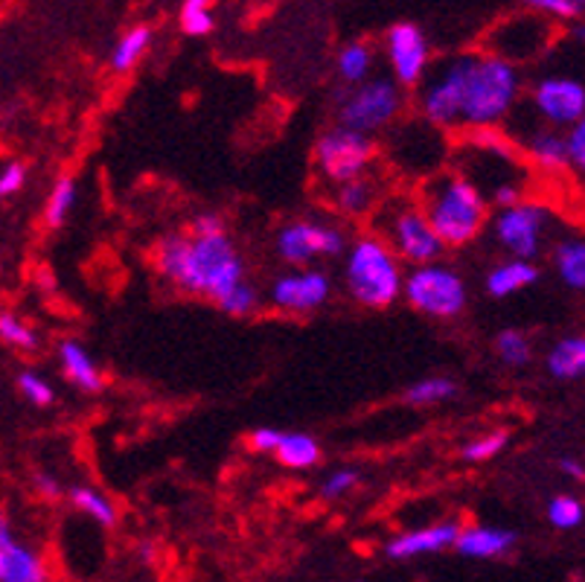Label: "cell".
<instances>
[{
    "mask_svg": "<svg viewBox=\"0 0 585 582\" xmlns=\"http://www.w3.org/2000/svg\"><path fill=\"white\" fill-rule=\"evenodd\" d=\"M548 371L559 381L580 379L585 373V338L571 336L557 341L548 353Z\"/></svg>",
    "mask_w": 585,
    "mask_h": 582,
    "instance_id": "d6986e66",
    "label": "cell"
},
{
    "mask_svg": "<svg viewBox=\"0 0 585 582\" xmlns=\"http://www.w3.org/2000/svg\"><path fill=\"white\" fill-rule=\"evenodd\" d=\"M548 519L550 524L559 530H576L585 519L583 501H580L576 495H557V498L548 504Z\"/></svg>",
    "mask_w": 585,
    "mask_h": 582,
    "instance_id": "f546056e",
    "label": "cell"
},
{
    "mask_svg": "<svg viewBox=\"0 0 585 582\" xmlns=\"http://www.w3.org/2000/svg\"><path fill=\"white\" fill-rule=\"evenodd\" d=\"M3 571H7V547H0V580H3Z\"/></svg>",
    "mask_w": 585,
    "mask_h": 582,
    "instance_id": "c3c4849f",
    "label": "cell"
},
{
    "mask_svg": "<svg viewBox=\"0 0 585 582\" xmlns=\"http://www.w3.org/2000/svg\"><path fill=\"white\" fill-rule=\"evenodd\" d=\"M332 282L318 268L285 274L271 286V303L283 312H315L329 301Z\"/></svg>",
    "mask_w": 585,
    "mask_h": 582,
    "instance_id": "4fadbf2b",
    "label": "cell"
},
{
    "mask_svg": "<svg viewBox=\"0 0 585 582\" xmlns=\"http://www.w3.org/2000/svg\"><path fill=\"white\" fill-rule=\"evenodd\" d=\"M507 446V434L504 432H496V434H487V437H478V440H472L466 449H463V458L472 460V463H480V460H489L496 458V454H501V449Z\"/></svg>",
    "mask_w": 585,
    "mask_h": 582,
    "instance_id": "e575fe53",
    "label": "cell"
},
{
    "mask_svg": "<svg viewBox=\"0 0 585 582\" xmlns=\"http://www.w3.org/2000/svg\"><path fill=\"white\" fill-rule=\"evenodd\" d=\"M373 202H376V184L364 175L344 181L336 195L338 210L346 213V216H362V213L370 210Z\"/></svg>",
    "mask_w": 585,
    "mask_h": 582,
    "instance_id": "cb8c5ba5",
    "label": "cell"
},
{
    "mask_svg": "<svg viewBox=\"0 0 585 582\" xmlns=\"http://www.w3.org/2000/svg\"><path fill=\"white\" fill-rule=\"evenodd\" d=\"M527 155L533 158V163L545 172H562L568 167L565 155V137H559L553 132H536L527 141Z\"/></svg>",
    "mask_w": 585,
    "mask_h": 582,
    "instance_id": "7402d4cb",
    "label": "cell"
},
{
    "mask_svg": "<svg viewBox=\"0 0 585 582\" xmlns=\"http://www.w3.org/2000/svg\"><path fill=\"white\" fill-rule=\"evenodd\" d=\"M539 280V268L531 259H510V263L496 265L487 277V291L492 298H510L515 291L527 289Z\"/></svg>",
    "mask_w": 585,
    "mask_h": 582,
    "instance_id": "e0dca14e",
    "label": "cell"
},
{
    "mask_svg": "<svg viewBox=\"0 0 585 582\" xmlns=\"http://www.w3.org/2000/svg\"><path fill=\"white\" fill-rule=\"evenodd\" d=\"M458 393V385L446 376H428V379L414 381L405 393V402L414 408H426V405H440L446 399H452Z\"/></svg>",
    "mask_w": 585,
    "mask_h": 582,
    "instance_id": "4316f807",
    "label": "cell"
},
{
    "mask_svg": "<svg viewBox=\"0 0 585 582\" xmlns=\"http://www.w3.org/2000/svg\"><path fill=\"white\" fill-rule=\"evenodd\" d=\"M559 469H562V472H565L568 477H574V481H583V477H585L583 463H580L576 458H562V460H559Z\"/></svg>",
    "mask_w": 585,
    "mask_h": 582,
    "instance_id": "f6af8a7d",
    "label": "cell"
},
{
    "mask_svg": "<svg viewBox=\"0 0 585 582\" xmlns=\"http://www.w3.org/2000/svg\"><path fill=\"white\" fill-rule=\"evenodd\" d=\"M550 228V210L541 204L519 202L496 216V239L513 254V259H531L539 256L541 237Z\"/></svg>",
    "mask_w": 585,
    "mask_h": 582,
    "instance_id": "30bf717a",
    "label": "cell"
},
{
    "mask_svg": "<svg viewBox=\"0 0 585 582\" xmlns=\"http://www.w3.org/2000/svg\"><path fill=\"white\" fill-rule=\"evenodd\" d=\"M346 289L355 301L370 310H385L400 301L402 294V265L388 242L379 237L355 239L344 268Z\"/></svg>",
    "mask_w": 585,
    "mask_h": 582,
    "instance_id": "3957f363",
    "label": "cell"
},
{
    "mask_svg": "<svg viewBox=\"0 0 585 582\" xmlns=\"http://www.w3.org/2000/svg\"><path fill=\"white\" fill-rule=\"evenodd\" d=\"M533 106L548 123L574 125L585 114V88L571 76H548L533 88Z\"/></svg>",
    "mask_w": 585,
    "mask_h": 582,
    "instance_id": "7c38bea8",
    "label": "cell"
},
{
    "mask_svg": "<svg viewBox=\"0 0 585 582\" xmlns=\"http://www.w3.org/2000/svg\"><path fill=\"white\" fill-rule=\"evenodd\" d=\"M379 239L388 242V247L400 259H409L414 265L437 263L443 254V242L437 237L431 225H428L426 213L419 210L417 204L397 198L388 202L379 210Z\"/></svg>",
    "mask_w": 585,
    "mask_h": 582,
    "instance_id": "5b68a950",
    "label": "cell"
},
{
    "mask_svg": "<svg viewBox=\"0 0 585 582\" xmlns=\"http://www.w3.org/2000/svg\"><path fill=\"white\" fill-rule=\"evenodd\" d=\"M0 338H3L7 344L19 347V350H36L38 344L36 332H33L24 320L10 315V312H0Z\"/></svg>",
    "mask_w": 585,
    "mask_h": 582,
    "instance_id": "d6a6232c",
    "label": "cell"
},
{
    "mask_svg": "<svg viewBox=\"0 0 585 582\" xmlns=\"http://www.w3.org/2000/svg\"><path fill=\"white\" fill-rule=\"evenodd\" d=\"M277 460L289 469H309L318 463L320 458V446L315 437L303 432H289L280 434V442H277L275 449Z\"/></svg>",
    "mask_w": 585,
    "mask_h": 582,
    "instance_id": "ffe728a7",
    "label": "cell"
},
{
    "mask_svg": "<svg viewBox=\"0 0 585 582\" xmlns=\"http://www.w3.org/2000/svg\"><path fill=\"white\" fill-rule=\"evenodd\" d=\"M522 94V76L513 64L501 56H478L466 82L461 123L470 129H489L498 125Z\"/></svg>",
    "mask_w": 585,
    "mask_h": 582,
    "instance_id": "277c9868",
    "label": "cell"
},
{
    "mask_svg": "<svg viewBox=\"0 0 585 582\" xmlns=\"http://www.w3.org/2000/svg\"><path fill=\"white\" fill-rule=\"evenodd\" d=\"M36 489L41 498H47V501H53V498H59V493H62L59 481H56L53 475H47V472H38L36 475Z\"/></svg>",
    "mask_w": 585,
    "mask_h": 582,
    "instance_id": "ee69618b",
    "label": "cell"
},
{
    "mask_svg": "<svg viewBox=\"0 0 585 582\" xmlns=\"http://www.w3.org/2000/svg\"><path fill=\"white\" fill-rule=\"evenodd\" d=\"M388 59L402 85H417L428 68V41L414 24H397L388 29Z\"/></svg>",
    "mask_w": 585,
    "mask_h": 582,
    "instance_id": "5bb4252c",
    "label": "cell"
},
{
    "mask_svg": "<svg viewBox=\"0 0 585 582\" xmlns=\"http://www.w3.org/2000/svg\"><path fill=\"white\" fill-rule=\"evenodd\" d=\"M402 108L400 88L388 80L362 82V88H355L350 97L338 108V120L344 129L358 134H376L385 125L397 120Z\"/></svg>",
    "mask_w": 585,
    "mask_h": 582,
    "instance_id": "52a82bcc",
    "label": "cell"
},
{
    "mask_svg": "<svg viewBox=\"0 0 585 582\" xmlns=\"http://www.w3.org/2000/svg\"><path fill=\"white\" fill-rule=\"evenodd\" d=\"M519 542L513 530L501 528H470L461 530L454 538V547L470 559H496V556L510 554Z\"/></svg>",
    "mask_w": 585,
    "mask_h": 582,
    "instance_id": "2e32d148",
    "label": "cell"
},
{
    "mask_svg": "<svg viewBox=\"0 0 585 582\" xmlns=\"http://www.w3.org/2000/svg\"><path fill=\"white\" fill-rule=\"evenodd\" d=\"M346 245L344 233L320 221H297L280 230L277 251L289 265H309L315 256H336Z\"/></svg>",
    "mask_w": 585,
    "mask_h": 582,
    "instance_id": "8fae6325",
    "label": "cell"
},
{
    "mask_svg": "<svg viewBox=\"0 0 585 582\" xmlns=\"http://www.w3.org/2000/svg\"><path fill=\"white\" fill-rule=\"evenodd\" d=\"M207 3H210V0H184V12H181V19H184V15H195V12L207 10Z\"/></svg>",
    "mask_w": 585,
    "mask_h": 582,
    "instance_id": "7dc6e473",
    "label": "cell"
},
{
    "mask_svg": "<svg viewBox=\"0 0 585 582\" xmlns=\"http://www.w3.org/2000/svg\"><path fill=\"white\" fill-rule=\"evenodd\" d=\"M71 501L73 507H80L85 516L102 524V528H114L117 524V507L108 501L106 495L90 489V486H73L71 489Z\"/></svg>",
    "mask_w": 585,
    "mask_h": 582,
    "instance_id": "484cf974",
    "label": "cell"
},
{
    "mask_svg": "<svg viewBox=\"0 0 585 582\" xmlns=\"http://www.w3.org/2000/svg\"><path fill=\"white\" fill-rule=\"evenodd\" d=\"M373 141L367 134L350 132V129H332L318 141L315 158H318L320 172L329 181H353V178L364 175V169L370 167L373 160Z\"/></svg>",
    "mask_w": 585,
    "mask_h": 582,
    "instance_id": "9c48e42d",
    "label": "cell"
},
{
    "mask_svg": "<svg viewBox=\"0 0 585 582\" xmlns=\"http://www.w3.org/2000/svg\"><path fill=\"white\" fill-rule=\"evenodd\" d=\"M280 434H283L280 428H268V425H263V428H254L248 437L251 449L259 451V454H268V451L275 454L277 442H280Z\"/></svg>",
    "mask_w": 585,
    "mask_h": 582,
    "instance_id": "ab89813d",
    "label": "cell"
},
{
    "mask_svg": "<svg viewBox=\"0 0 585 582\" xmlns=\"http://www.w3.org/2000/svg\"><path fill=\"white\" fill-rule=\"evenodd\" d=\"M219 306H222V312H228V315H233V318H245V315H251V312L259 306V294L254 286H248V282L242 280L240 286H233L224 298H219Z\"/></svg>",
    "mask_w": 585,
    "mask_h": 582,
    "instance_id": "1f68e13d",
    "label": "cell"
},
{
    "mask_svg": "<svg viewBox=\"0 0 585 582\" xmlns=\"http://www.w3.org/2000/svg\"><path fill=\"white\" fill-rule=\"evenodd\" d=\"M402 294H409V303L428 318H458L466 310V282L454 268L440 263L417 265L402 282Z\"/></svg>",
    "mask_w": 585,
    "mask_h": 582,
    "instance_id": "8992f818",
    "label": "cell"
},
{
    "mask_svg": "<svg viewBox=\"0 0 585 582\" xmlns=\"http://www.w3.org/2000/svg\"><path fill=\"white\" fill-rule=\"evenodd\" d=\"M461 528L454 521H443V524H431L426 530H414V533H402L400 538H393L388 545L390 559H411V556L440 554L446 547L454 545Z\"/></svg>",
    "mask_w": 585,
    "mask_h": 582,
    "instance_id": "9a60e30c",
    "label": "cell"
},
{
    "mask_svg": "<svg viewBox=\"0 0 585 582\" xmlns=\"http://www.w3.org/2000/svg\"><path fill=\"white\" fill-rule=\"evenodd\" d=\"M24 181H27V169L21 167V163H7V167L0 169V198L19 193Z\"/></svg>",
    "mask_w": 585,
    "mask_h": 582,
    "instance_id": "f35d334b",
    "label": "cell"
},
{
    "mask_svg": "<svg viewBox=\"0 0 585 582\" xmlns=\"http://www.w3.org/2000/svg\"><path fill=\"white\" fill-rule=\"evenodd\" d=\"M565 155H568V167H574L576 172L585 169V123L571 125V132L565 137Z\"/></svg>",
    "mask_w": 585,
    "mask_h": 582,
    "instance_id": "74e56055",
    "label": "cell"
},
{
    "mask_svg": "<svg viewBox=\"0 0 585 582\" xmlns=\"http://www.w3.org/2000/svg\"><path fill=\"white\" fill-rule=\"evenodd\" d=\"M358 481H362V475H358L355 469H338V472L324 477V484H320V495H324L327 501H336V498L350 493Z\"/></svg>",
    "mask_w": 585,
    "mask_h": 582,
    "instance_id": "d590c367",
    "label": "cell"
},
{
    "mask_svg": "<svg viewBox=\"0 0 585 582\" xmlns=\"http://www.w3.org/2000/svg\"><path fill=\"white\" fill-rule=\"evenodd\" d=\"M158 271L193 294L224 298L245 280V263L228 233L216 237H167L158 247Z\"/></svg>",
    "mask_w": 585,
    "mask_h": 582,
    "instance_id": "6da1fadb",
    "label": "cell"
},
{
    "mask_svg": "<svg viewBox=\"0 0 585 582\" xmlns=\"http://www.w3.org/2000/svg\"><path fill=\"white\" fill-rule=\"evenodd\" d=\"M478 56H458L440 68L423 88V117L437 129H452L461 123L463 97H466V82L475 68Z\"/></svg>",
    "mask_w": 585,
    "mask_h": 582,
    "instance_id": "ba28073f",
    "label": "cell"
},
{
    "mask_svg": "<svg viewBox=\"0 0 585 582\" xmlns=\"http://www.w3.org/2000/svg\"><path fill=\"white\" fill-rule=\"evenodd\" d=\"M557 271L568 289L583 291L585 289V245L583 239H565L559 242L557 254H553Z\"/></svg>",
    "mask_w": 585,
    "mask_h": 582,
    "instance_id": "44dd1931",
    "label": "cell"
},
{
    "mask_svg": "<svg viewBox=\"0 0 585 582\" xmlns=\"http://www.w3.org/2000/svg\"><path fill=\"white\" fill-rule=\"evenodd\" d=\"M496 353L513 367H524L531 362V338L524 336L522 329H504L496 338Z\"/></svg>",
    "mask_w": 585,
    "mask_h": 582,
    "instance_id": "4dcf8cb0",
    "label": "cell"
},
{
    "mask_svg": "<svg viewBox=\"0 0 585 582\" xmlns=\"http://www.w3.org/2000/svg\"><path fill=\"white\" fill-rule=\"evenodd\" d=\"M59 359H62L64 376L82 390H90V393H97L102 388V376H99L97 364L88 355V350L80 344V341H62L59 347Z\"/></svg>",
    "mask_w": 585,
    "mask_h": 582,
    "instance_id": "ac0fdd59",
    "label": "cell"
},
{
    "mask_svg": "<svg viewBox=\"0 0 585 582\" xmlns=\"http://www.w3.org/2000/svg\"><path fill=\"white\" fill-rule=\"evenodd\" d=\"M151 41V29L149 27H134L129 29L123 38H120V45L114 47V56H111V68L117 73H129L134 64L141 62L143 53L149 50Z\"/></svg>",
    "mask_w": 585,
    "mask_h": 582,
    "instance_id": "d4e9b609",
    "label": "cell"
},
{
    "mask_svg": "<svg viewBox=\"0 0 585 582\" xmlns=\"http://www.w3.org/2000/svg\"><path fill=\"white\" fill-rule=\"evenodd\" d=\"M0 582H47V568L33 550L12 542L7 547V571Z\"/></svg>",
    "mask_w": 585,
    "mask_h": 582,
    "instance_id": "603a6c76",
    "label": "cell"
},
{
    "mask_svg": "<svg viewBox=\"0 0 585 582\" xmlns=\"http://www.w3.org/2000/svg\"><path fill=\"white\" fill-rule=\"evenodd\" d=\"M428 225L443 245L463 247L478 237L487 221V198L470 178L458 172L435 175L423 186V204Z\"/></svg>",
    "mask_w": 585,
    "mask_h": 582,
    "instance_id": "7a4b0ae2",
    "label": "cell"
},
{
    "mask_svg": "<svg viewBox=\"0 0 585 582\" xmlns=\"http://www.w3.org/2000/svg\"><path fill=\"white\" fill-rule=\"evenodd\" d=\"M15 542V533H12V524L7 521V516H0V547H10Z\"/></svg>",
    "mask_w": 585,
    "mask_h": 582,
    "instance_id": "bcb514c9",
    "label": "cell"
},
{
    "mask_svg": "<svg viewBox=\"0 0 585 582\" xmlns=\"http://www.w3.org/2000/svg\"><path fill=\"white\" fill-rule=\"evenodd\" d=\"M73 204H76V181L73 178H59L53 186V193L47 198V210H45V221L50 228H62L64 219L71 216Z\"/></svg>",
    "mask_w": 585,
    "mask_h": 582,
    "instance_id": "83f0119b",
    "label": "cell"
},
{
    "mask_svg": "<svg viewBox=\"0 0 585 582\" xmlns=\"http://www.w3.org/2000/svg\"><path fill=\"white\" fill-rule=\"evenodd\" d=\"M370 64H373V53L367 45H346L344 50L338 53V73H341L346 82L367 80Z\"/></svg>",
    "mask_w": 585,
    "mask_h": 582,
    "instance_id": "f1b7e54d",
    "label": "cell"
},
{
    "mask_svg": "<svg viewBox=\"0 0 585 582\" xmlns=\"http://www.w3.org/2000/svg\"><path fill=\"white\" fill-rule=\"evenodd\" d=\"M531 10L536 12H550L559 19H583L585 0H524Z\"/></svg>",
    "mask_w": 585,
    "mask_h": 582,
    "instance_id": "8d00e7d4",
    "label": "cell"
},
{
    "mask_svg": "<svg viewBox=\"0 0 585 582\" xmlns=\"http://www.w3.org/2000/svg\"><path fill=\"white\" fill-rule=\"evenodd\" d=\"M216 233H224L222 216H216V213H202V216L193 221V237H216Z\"/></svg>",
    "mask_w": 585,
    "mask_h": 582,
    "instance_id": "7bdbcfd3",
    "label": "cell"
},
{
    "mask_svg": "<svg viewBox=\"0 0 585 582\" xmlns=\"http://www.w3.org/2000/svg\"><path fill=\"white\" fill-rule=\"evenodd\" d=\"M181 24H184L186 36H210V29H214V15L207 10H202L195 12V15H184Z\"/></svg>",
    "mask_w": 585,
    "mask_h": 582,
    "instance_id": "60d3db41",
    "label": "cell"
},
{
    "mask_svg": "<svg viewBox=\"0 0 585 582\" xmlns=\"http://www.w3.org/2000/svg\"><path fill=\"white\" fill-rule=\"evenodd\" d=\"M489 198L504 210V207H513V204L522 202V186L515 184V181H507V184H498L492 186V193H489Z\"/></svg>",
    "mask_w": 585,
    "mask_h": 582,
    "instance_id": "b9f144b4",
    "label": "cell"
},
{
    "mask_svg": "<svg viewBox=\"0 0 585 582\" xmlns=\"http://www.w3.org/2000/svg\"><path fill=\"white\" fill-rule=\"evenodd\" d=\"M19 390L27 397V402H33L36 408H50L53 405V388L47 385V379H41L38 373L27 371L19 376Z\"/></svg>",
    "mask_w": 585,
    "mask_h": 582,
    "instance_id": "836d02e7",
    "label": "cell"
}]
</instances>
